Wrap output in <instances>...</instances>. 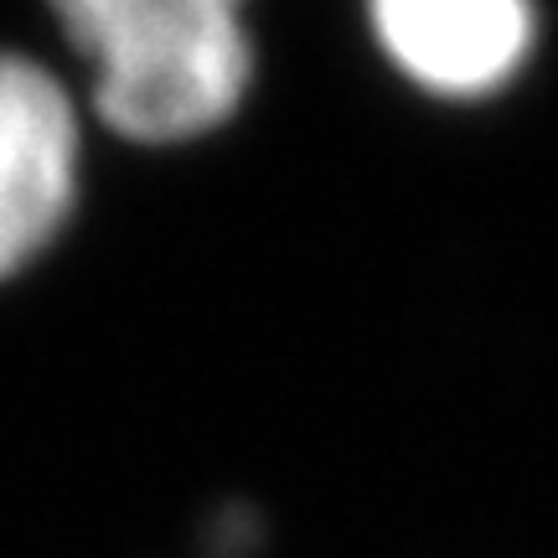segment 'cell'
<instances>
[{
  "instance_id": "obj_1",
  "label": "cell",
  "mask_w": 558,
  "mask_h": 558,
  "mask_svg": "<svg viewBox=\"0 0 558 558\" xmlns=\"http://www.w3.org/2000/svg\"><path fill=\"white\" fill-rule=\"evenodd\" d=\"M68 41L94 58V104L124 140L207 135L248 88V37L228 0H68Z\"/></svg>"
},
{
  "instance_id": "obj_2",
  "label": "cell",
  "mask_w": 558,
  "mask_h": 558,
  "mask_svg": "<svg viewBox=\"0 0 558 558\" xmlns=\"http://www.w3.org/2000/svg\"><path fill=\"white\" fill-rule=\"evenodd\" d=\"M78 120L52 73L0 58V279L52 243L73 213Z\"/></svg>"
},
{
  "instance_id": "obj_3",
  "label": "cell",
  "mask_w": 558,
  "mask_h": 558,
  "mask_svg": "<svg viewBox=\"0 0 558 558\" xmlns=\"http://www.w3.org/2000/svg\"><path fill=\"white\" fill-rule=\"evenodd\" d=\"M373 32L403 78L429 94L476 99L527 62L538 16L522 0H378Z\"/></svg>"
}]
</instances>
